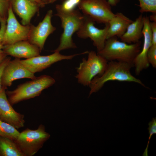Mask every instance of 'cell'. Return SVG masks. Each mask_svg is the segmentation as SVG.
Returning <instances> with one entry per match:
<instances>
[{"label": "cell", "instance_id": "obj_16", "mask_svg": "<svg viewBox=\"0 0 156 156\" xmlns=\"http://www.w3.org/2000/svg\"><path fill=\"white\" fill-rule=\"evenodd\" d=\"M12 4L13 10L21 18L24 25H30L31 18L40 6L29 0H12Z\"/></svg>", "mask_w": 156, "mask_h": 156}, {"label": "cell", "instance_id": "obj_17", "mask_svg": "<svg viewBox=\"0 0 156 156\" xmlns=\"http://www.w3.org/2000/svg\"><path fill=\"white\" fill-rule=\"evenodd\" d=\"M133 21L121 12H117L108 23L107 40L114 37L120 38L126 31Z\"/></svg>", "mask_w": 156, "mask_h": 156}, {"label": "cell", "instance_id": "obj_2", "mask_svg": "<svg viewBox=\"0 0 156 156\" xmlns=\"http://www.w3.org/2000/svg\"><path fill=\"white\" fill-rule=\"evenodd\" d=\"M141 43L140 41L129 44L114 37L106 40L103 48L97 53L107 61L121 62L133 65L134 60L140 51Z\"/></svg>", "mask_w": 156, "mask_h": 156}, {"label": "cell", "instance_id": "obj_26", "mask_svg": "<svg viewBox=\"0 0 156 156\" xmlns=\"http://www.w3.org/2000/svg\"><path fill=\"white\" fill-rule=\"evenodd\" d=\"M11 60L10 57H5L0 63V91L2 88L1 78L4 69L9 62Z\"/></svg>", "mask_w": 156, "mask_h": 156}, {"label": "cell", "instance_id": "obj_11", "mask_svg": "<svg viewBox=\"0 0 156 156\" xmlns=\"http://www.w3.org/2000/svg\"><path fill=\"white\" fill-rule=\"evenodd\" d=\"M53 14L52 10H49L43 20L37 26L31 25L27 40L38 47L40 51L43 49L48 37L56 29L51 23Z\"/></svg>", "mask_w": 156, "mask_h": 156}, {"label": "cell", "instance_id": "obj_31", "mask_svg": "<svg viewBox=\"0 0 156 156\" xmlns=\"http://www.w3.org/2000/svg\"><path fill=\"white\" fill-rule=\"evenodd\" d=\"M30 1L39 4L40 6L43 7L45 3L40 0H29Z\"/></svg>", "mask_w": 156, "mask_h": 156}, {"label": "cell", "instance_id": "obj_33", "mask_svg": "<svg viewBox=\"0 0 156 156\" xmlns=\"http://www.w3.org/2000/svg\"><path fill=\"white\" fill-rule=\"evenodd\" d=\"M42 2L46 3H48L50 0H40Z\"/></svg>", "mask_w": 156, "mask_h": 156}, {"label": "cell", "instance_id": "obj_7", "mask_svg": "<svg viewBox=\"0 0 156 156\" xmlns=\"http://www.w3.org/2000/svg\"><path fill=\"white\" fill-rule=\"evenodd\" d=\"M78 6L84 15L98 23H108L115 14L107 0H81Z\"/></svg>", "mask_w": 156, "mask_h": 156}, {"label": "cell", "instance_id": "obj_28", "mask_svg": "<svg viewBox=\"0 0 156 156\" xmlns=\"http://www.w3.org/2000/svg\"><path fill=\"white\" fill-rule=\"evenodd\" d=\"M1 27L0 29V42H2L3 39L6 27L5 19L0 21Z\"/></svg>", "mask_w": 156, "mask_h": 156}, {"label": "cell", "instance_id": "obj_14", "mask_svg": "<svg viewBox=\"0 0 156 156\" xmlns=\"http://www.w3.org/2000/svg\"><path fill=\"white\" fill-rule=\"evenodd\" d=\"M143 27L142 29L144 42L142 48L135 58L133 66L136 75H139L144 70L147 68L149 64L147 58L148 51L152 44V38L149 17L143 16Z\"/></svg>", "mask_w": 156, "mask_h": 156}, {"label": "cell", "instance_id": "obj_1", "mask_svg": "<svg viewBox=\"0 0 156 156\" xmlns=\"http://www.w3.org/2000/svg\"><path fill=\"white\" fill-rule=\"evenodd\" d=\"M132 64L121 62L110 61L108 62L104 73L96 76L89 86L90 88L89 96L100 90L107 82L110 81L135 82L146 88L141 81L132 75L131 72Z\"/></svg>", "mask_w": 156, "mask_h": 156}, {"label": "cell", "instance_id": "obj_4", "mask_svg": "<svg viewBox=\"0 0 156 156\" xmlns=\"http://www.w3.org/2000/svg\"><path fill=\"white\" fill-rule=\"evenodd\" d=\"M56 14L61 21L63 31L61 35L60 43L53 52L60 51L70 49H75L77 47L73 42L72 36L81 26L84 18V15L78 10L66 12L56 9Z\"/></svg>", "mask_w": 156, "mask_h": 156}, {"label": "cell", "instance_id": "obj_10", "mask_svg": "<svg viewBox=\"0 0 156 156\" xmlns=\"http://www.w3.org/2000/svg\"><path fill=\"white\" fill-rule=\"evenodd\" d=\"M88 51L81 53L70 55H64L60 52H54L49 55H40L33 57L21 60L23 65L30 72L34 74L41 72L50 67L54 63L63 60H70L78 55L86 54Z\"/></svg>", "mask_w": 156, "mask_h": 156}, {"label": "cell", "instance_id": "obj_30", "mask_svg": "<svg viewBox=\"0 0 156 156\" xmlns=\"http://www.w3.org/2000/svg\"><path fill=\"white\" fill-rule=\"evenodd\" d=\"M6 55L3 51L0 52V63L6 57Z\"/></svg>", "mask_w": 156, "mask_h": 156}, {"label": "cell", "instance_id": "obj_6", "mask_svg": "<svg viewBox=\"0 0 156 156\" xmlns=\"http://www.w3.org/2000/svg\"><path fill=\"white\" fill-rule=\"evenodd\" d=\"M88 58H83L78 67L75 76L78 82L85 86H89L93 79L102 75L105 70L108 61L94 51L88 52Z\"/></svg>", "mask_w": 156, "mask_h": 156}, {"label": "cell", "instance_id": "obj_9", "mask_svg": "<svg viewBox=\"0 0 156 156\" xmlns=\"http://www.w3.org/2000/svg\"><path fill=\"white\" fill-rule=\"evenodd\" d=\"M84 18L80 28L76 32L77 36L81 38H90L93 42L97 52L104 47L107 40L108 23L105 24V27L100 29L94 25L95 22L89 17L84 15Z\"/></svg>", "mask_w": 156, "mask_h": 156}, {"label": "cell", "instance_id": "obj_27", "mask_svg": "<svg viewBox=\"0 0 156 156\" xmlns=\"http://www.w3.org/2000/svg\"><path fill=\"white\" fill-rule=\"evenodd\" d=\"M150 26L152 38V45H156V22H150Z\"/></svg>", "mask_w": 156, "mask_h": 156}, {"label": "cell", "instance_id": "obj_12", "mask_svg": "<svg viewBox=\"0 0 156 156\" xmlns=\"http://www.w3.org/2000/svg\"><path fill=\"white\" fill-rule=\"evenodd\" d=\"M36 77L21 63L20 58L10 60L5 67L1 78L2 86L6 88L10 86L17 79L28 78L31 79Z\"/></svg>", "mask_w": 156, "mask_h": 156}, {"label": "cell", "instance_id": "obj_29", "mask_svg": "<svg viewBox=\"0 0 156 156\" xmlns=\"http://www.w3.org/2000/svg\"><path fill=\"white\" fill-rule=\"evenodd\" d=\"M111 6H116L119 3L120 0H107Z\"/></svg>", "mask_w": 156, "mask_h": 156}, {"label": "cell", "instance_id": "obj_19", "mask_svg": "<svg viewBox=\"0 0 156 156\" xmlns=\"http://www.w3.org/2000/svg\"><path fill=\"white\" fill-rule=\"evenodd\" d=\"M0 155L24 156L14 140L0 136Z\"/></svg>", "mask_w": 156, "mask_h": 156}, {"label": "cell", "instance_id": "obj_25", "mask_svg": "<svg viewBox=\"0 0 156 156\" xmlns=\"http://www.w3.org/2000/svg\"><path fill=\"white\" fill-rule=\"evenodd\" d=\"M8 0H0V21L5 19L4 17L9 8Z\"/></svg>", "mask_w": 156, "mask_h": 156}, {"label": "cell", "instance_id": "obj_13", "mask_svg": "<svg viewBox=\"0 0 156 156\" xmlns=\"http://www.w3.org/2000/svg\"><path fill=\"white\" fill-rule=\"evenodd\" d=\"M6 88L2 86L0 91V119L18 129L24 126V116L12 107L7 98Z\"/></svg>", "mask_w": 156, "mask_h": 156}, {"label": "cell", "instance_id": "obj_34", "mask_svg": "<svg viewBox=\"0 0 156 156\" xmlns=\"http://www.w3.org/2000/svg\"><path fill=\"white\" fill-rule=\"evenodd\" d=\"M3 47V45L1 42H0V52L2 51Z\"/></svg>", "mask_w": 156, "mask_h": 156}, {"label": "cell", "instance_id": "obj_21", "mask_svg": "<svg viewBox=\"0 0 156 156\" xmlns=\"http://www.w3.org/2000/svg\"><path fill=\"white\" fill-rule=\"evenodd\" d=\"M81 0H65L61 4H57L56 9L62 12H69L73 11L78 6Z\"/></svg>", "mask_w": 156, "mask_h": 156}, {"label": "cell", "instance_id": "obj_3", "mask_svg": "<svg viewBox=\"0 0 156 156\" xmlns=\"http://www.w3.org/2000/svg\"><path fill=\"white\" fill-rule=\"evenodd\" d=\"M55 81L49 75H44L18 86L15 89L6 92L12 105L38 96L44 90L52 86Z\"/></svg>", "mask_w": 156, "mask_h": 156}, {"label": "cell", "instance_id": "obj_8", "mask_svg": "<svg viewBox=\"0 0 156 156\" xmlns=\"http://www.w3.org/2000/svg\"><path fill=\"white\" fill-rule=\"evenodd\" d=\"M7 23L2 42L3 45L11 44L28 40L31 25H21L17 20L11 5L8 10Z\"/></svg>", "mask_w": 156, "mask_h": 156}, {"label": "cell", "instance_id": "obj_35", "mask_svg": "<svg viewBox=\"0 0 156 156\" xmlns=\"http://www.w3.org/2000/svg\"><path fill=\"white\" fill-rule=\"evenodd\" d=\"M58 0H50L48 3H52Z\"/></svg>", "mask_w": 156, "mask_h": 156}, {"label": "cell", "instance_id": "obj_23", "mask_svg": "<svg viewBox=\"0 0 156 156\" xmlns=\"http://www.w3.org/2000/svg\"><path fill=\"white\" fill-rule=\"evenodd\" d=\"M149 127L148 128L149 136L148 140L146 149L145 150L142 156H147L148 155V148L149 143L150 140L153 134H156V118H153L152 120L148 123Z\"/></svg>", "mask_w": 156, "mask_h": 156}, {"label": "cell", "instance_id": "obj_5", "mask_svg": "<svg viewBox=\"0 0 156 156\" xmlns=\"http://www.w3.org/2000/svg\"><path fill=\"white\" fill-rule=\"evenodd\" d=\"M50 137L44 126L41 124L35 130L27 128L20 132L14 141L24 156H32L42 147Z\"/></svg>", "mask_w": 156, "mask_h": 156}, {"label": "cell", "instance_id": "obj_22", "mask_svg": "<svg viewBox=\"0 0 156 156\" xmlns=\"http://www.w3.org/2000/svg\"><path fill=\"white\" fill-rule=\"evenodd\" d=\"M141 13L146 12L156 13V0H139Z\"/></svg>", "mask_w": 156, "mask_h": 156}, {"label": "cell", "instance_id": "obj_24", "mask_svg": "<svg viewBox=\"0 0 156 156\" xmlns=\"http://www.w3.org/2000/svg\"><path fill=\"white\" fill-rule=\"evenodd\" d=\"M147 58L149 64L156 68V45H151L147 53Z\"/></svg>", "mask_w": 156, "mask_h": 156}, {"label": "cell", "instance_id": "obj_18", "mask_svg": "<svg viewBox=\"0 0 156 156\" xmlns=\"http://www.w3.org/2000/svg\"><path fill=\"white\" fill-rule=\"evenodd\" d=\"M143 16L140 15L128 25L124 34L120 37L121 41L129 44L139 42L143 36Z\"/></svg>", "mask_w": 156, "mask_h": 156}, {"label": "cell", "instance_id": "obj_32", "mask_svg": "<svg viewBox=\"0 0 156 156\" xmlns=\"http://www.w3.org/2000/svg\"><path fill=\"white\" fill-rule=\"evenodd\" d=\"M150 21L152 22H156V13H153L149 17Z\"/></svg>", "mask_w": 156, "mask_h": 156}, {"label": "cell", "instance_id": "obj_15", "mask_svg": "<svg viewBox=\"0 0 156 156\" xmlns=\"http://www.w3.org/2000/svg\"><path fill=\"white\" fill-rule=\"evenodd\" d=\"M4 52L6 54L16 58H30L40 55L41 51L36 45L27 40L19 41L3 46Z\"/></svg>", "mask_w": 156, "mask_h": 156}, {"label": "cell", "instance_id": "obj_20", "mask_svg": "<svg viewBox=\"0 0 156 156\" xmlns=\"http://www.w3.org/2000/svg\"><path fill=\"white\" fill-rule=\"evenodd\" d=\"M20 132L14 127L0 119V136L15 140Z\"/></svg>", "mask_w": 156, "mask_h": 156}]
</instances>
